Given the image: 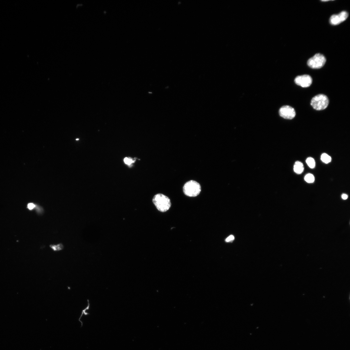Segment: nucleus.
Listing matches in <instances>:
<instances>
[{
    "label": "nucleus",
    "mask_w": 350,
    "mask_h": 350,
    "mask_svg": "<svg viewBox=\"0 0 350 350\" xmlns=\"http://www.w3.org/2000/svg\"><path fill=\"white\" fill-rule=\"evenodd\" d=\"M153 201L156 208L161 212L167 211L171 207V203L169 198L161 193L155 195Z\"/></svg>",
    "instance_id": "1"
},
{
    "label": "nucleus",
    "mask_w": 350,
    "mask_h": 350,
    "mask_svg": "<svg viewBox=\"0 0 350 350\" xmlns=\"http://www.w3.org/2000/svg\"><path fill=\"white\" fill-rule=\"evenodd\" d=\"M201 186L197 181L191 180L186 182L183 187L184 194L189 197H196L199 194Z\"/></svg>",
    "instance_id": "2"
},
{
    "label": "nucleus",
    "mask_w": 350,
    "mask_h": 350,
    "mask_svg": "<svg viewBox=\"0 0 350 350\" xmlns=\"http://www.w3.org/2000/svg\"><path fill=\"white\" fill-rule=\"evenodd\" d=\"M329 104V100L325 95H318L311 100V105L317 110H322L326 108Z\"/></svg>",
    "instance_id": "3"
},
{
    "label": "nucleus",
    "mask_w": 350,
    "mask_h": 350,
    "mask_svg": "<svg viewBox=\"0 0 350 350\" xmlns=\"http://www.w3.org/2000/svg\"><path fill=\"white\" fill-rule=\"evenodd\" d=\"M326 61V59L324 55L318 53L308 60L307 64L311 68L319 69L324 66Z\"/></svg>",
    "instance_id": "4"
},
{
    "label": "nucleus",
    "mask_w": 350,
    "mask_h": 350,
    "mask_svg": "<svg viewBox=\"0 0 350 350\" xmlns=\"http://www.w3.org/2000/svg\"><path fill=\"white\" fill-rule=\"evenodd\" d=\"M279 112L281 117L286 119H292L296 116L295 109L288 105L284 106L281 108Z\"/></svg>",
    "instance_id": "5"
},
{
    "label": "nucleus",
    "mask_w": 350,
    "mask_h": 350,
    "mask_svg": "<svg viewBox=\"0 0 350 350\" xmlns=\"http://www.w3.org/2000/svg\"><path fill=\"white\" fill-rule=\"evenodd\" d=\"M348 16V12L343 11L338 14H334L331 16L330 18V22L333 26H336L345 21Z\"/></svg>",
    "instance_id": "6"
},
{
    "label": "nucleus",
    "mask_w": 350,
    "mask_h": 350,
    "mask_svg": "<svg viewBox=\"0 0 350 350\" xmlns=\"http://www.w3.org/2000/svg\"><path fill=\"white\" fill-rule=\"evenodd\" d=\"M295 83L302 87H309L312 83V79L309 75H304L296 77L295 80Z\"/></svg>",
    "instance_id": "7"
},
{
    "label": "nucleus",
    "mask_w": 350,
    "mask_h": 350,
    "mask_svg": "<svg viewBox=\"0 0 350 350\" xmlns=\"http://www.w3.org/2000/svg\"><path fill=\"white\" fill-rule=\"evenodd\" d=\"M304 169L303 165L302 162L299 161L295 162L294 166V170L295 173L298 174H301L303 171Z\"/></svg>",
    "instance_id": "8"
},
{
    "label": "nucleus",
    "mask_w": 350,
    "mask_h": 350,
    "mask_svg": "<svg viewBox=\"0 0 350 350\" xmlns=\"http://www.w3.org/2000/svg\"><path fill=\"white\" fill-rule=\"evenodd\" d=\"M87 302H88V306H87V307L85 309L83 310V311H82V314H81V315H80L79 318V320L81 323V325H81V327H82L83 326V323L82 322V321H81L80 320L81 319V318H82L83 315H90L89 313H88V312H87L86 311L87 310H88L89 309L90 306V303H89V299H87Z\"/></svg>",
    "instance_id": "9"
},
{
    "label": "nucleus",
    "mask_w": 350,
    "mask_h": 350,
    "mask_svg": "<svg viewBox=\"0 0 350 350\" xmlns=\"http://www.w3.org/2000/svg\"><path fill=\"white\" fill-rule=\"evenodd\" d=\"M321 159L324 163L326 164L329 163L331 161V158L330 156L325 153H323L322 155Z\"/></svg>",
    "instance_id": "10"
},
{
    "label": "nucleus",
    "mask_w": 350,
    "mask_h": 350,
    "mask_svg": "<svg viewBox=\"0 0 350 350\" xmlns=\"http://www.w3.org/2000/svg\"><path fill=\"white\" fill-rule=\"evenodd\" d=\"M315 179L314 175L311 173L306 174L304 177L305 180L306 182L309 183H313L314 182Z\"/></svg>",
    "instance_id": "11"
},
{
    "label": "nucleus",
    "mask_w": 350,
    "mask_h": 350,
    "mask_svg": "<svg viewBox=\"0 0 350 350\" xmlns=\"http://www.w3.org/2000/svg\"><path fill=\"white\" fill-rule=\"evenodd\" d=\"M50 247L55 252L62 250L64 248V246L62 243H59L56 245H51L50 246Z\"/></svg>",
    "instance_id": "12"
},
{
    "label": "nucleus",
    "mask_w": 350,
    "mask_h": 350,
    "mask_svg": "<svg viewBox=\"0 0 350 350\" xmlns=\"http://www.w3.org/2000/svg\"><path fill=\"white\" fill-rule=\"evenodd\" d=\"M307 165L311 168H314L315 166V161L314 159L311 157L308 158L306 160Z\"/></svg>",
    "instance_id": "13"
},
{
    "label": "nucleus",
    "mask_w": 350,
    "mask_h": 350,
    "mask_svg": "<svg viewBox=\"0 0 350 350\" xmlns=\"http://www.w3.org/2000/svg\"><path fill=\"white\" fill-rule=\"evenodd\" d=\"M135 161L136 160L130 157H126L124 158V164L128 166L132 165Z\"/></svg>",
    "instance_id": "14"
},
{
    "label": "nucleus",
    "mask_w": 350,
    "mask_h": 350,
    "mask_svg": "<svg viewBox=\"0 0 350 350\" xmlns=\"http://www.w3.org/2000/svg\"><path fill=\"white\" fill-rule=\"evenodd\" d=\"M37 213L39 215H42L44 213V210L41 206L39 205H36L35 208Z\"/></svg>",
    "instance_id": "15"
},
{
    "label": "nucleus",
    "mask_w": 350,
    "mask_h": 350,
    "mask_svg": "<svg viewBox=\"0 0 350 350\" xmlns=\"http://www.w3.org/2000/svg\"><path fill=\"white\" fill-rule=\"evenodd\" d=\"M36 205L33 203H30L27 205V208L30 210H32L35 209Z\"/></svg>",
    "instance_id": "16"
},
{
    "label": "nucleus",
    "mask_w": 350,
    "mask_h": 350,
    "mask_svg": "<svg viewBox=\"0 0 350 350\" xmlns=\"http://www.w3.org/2000/svg\"><path fill=\"white\" fill-rule=\"evenodd\" d=\"M234 239V237L233 235H231L229 236L226 239V242H230L233 241Z\"/></svg>",
    "instance_id": "17"
},
{
    "label": "nucleus",
    "mask_w": 350,
    "mask_h": 350,
    "mask_svg": "<svg viewBox=\"0 0 350 350\" xmlns=\"http://www.w3.org/2000/svg\"><path fill=\"white\" fill-rule=\"evenodd\" d=\"M341 197L343 199L346 200L348 198V196L346 194H343L342 195Z\"/></svg>",
    "instance_id": "18"
},
{
    "label": "nucleus",
    "mask_w": 350,
    "mask_h": 350,
    "mask_svg": "<svg viewBox=\"0 0 350 350\" xmlns=\"http://www.w3.org/2000/svg\"><path fill=\"white\" fill-rule=\"evenodd\" d=\"M79 140V139H76V140Z\"/></svg>",
    "instance_id": "19"
}]
</instances>
